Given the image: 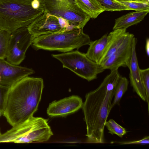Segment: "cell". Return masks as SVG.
<instances>
[{
    "mask_svg": "<svg viewBox=\"0 0 149 149\" xmlns=\"http://www.w3.org/2000/svg\"><path fill=\"white\" fill-rule=\"evenodd\" d=\"M120 75L118 69L111 70L96 89L85 96L82 108L88 143H104L105 124L111 110L116 84Z\"/></svg>",
    "mask_w": 149,
    "mask_h": 149,
    "instance_id": "1",
    "label": "cell"
},
{
    "mask_svg": "<svg viewBox=\"0 0 149 149\" xmlns=\"http://www.w3.org/2000/svg\"><path fill=\"white\" fill-rule=\"evenodd\" d=\"M43 81L27 76L10 87L6 98L3 115L12 126L33 116L40 101Z\"/></svg>",
    "mask_w": 149,
    "mask_h": 149,
    "instance_id": "2",
    "label": "cell"
},
{
    "mask_svg": "<svg viewBox=\"0 0 149 149\" xmlns=\"http://www.w3.org/2000/svg\"><path fill=\"white\" fill-rule=\"evenodd\" d=\"M45 10L40 0H0V29L11 33L27 26Z\"/></svg>",
    "mask_w": 149,
    "mask_h": 149,
    "instance_id": "3",
    "label": "cell"
},
{
    "mask_svg": "<svg viewBox=\"0 0 149 149\" xmlns=\"http://www.w3.org/2000/svg\"><path fill=\"white\" fill-rule=\"evenodd\" d=\"M83 29L74 28L67 31L42 35L33 38L32 45L36 50L42 49L64 52L79 49L89 45V36Z\"/></svg>",
    "mask_w": 149,
    "mask_h": 149,
    "instance_id": "4",
    "label": "cell"
},
{
    "mask_svg": "<svg viewBox=\"0 0 149 149\" xmlns=\"http://www.w3.org/2000/svg\"><path fill=\"white\" fill-rule=\"evenodd\" d=\"M47 120L41 117L31 118L12 126L0 135V143H29L47 141L53 135Z\"/></svg>",
    "mask_w": 149,
    "mask_h": 149,
    "instance_id": "5",
    "label": "cell"
},
{
    "mask_svg": "<svg viewBox=\"0 0 149 149\" xmlns=\"http://www.w3.org/2000/svg\"><path fill=\"white\" fill-rule=\"evenodd\" d=\"M52 56L59 61L63 68L88 81L97 79L98 75L105 70L101 65L89 59L85 53L77 50L53 54Z\"/></svg>",
    "mask_w": 149,
    "mask_h": 149,
    "instance_id": "6",
    "label": "cell"
},
{
    "mask_svg": "<svg viewBox=\"0 0 149 149\" xmlns=\"http://www.w3.org/2000/svg\"><path fill=\"white\" fill-rule=\"evenodd\" d=\"M44 3L49 13L65 19L75 28L83 29L91 18L74 0H44Z\"/></svg>",
    "mask_w": 149,
    "mask_h": 149,
    "instance_id": "7",
    "label": "cell"
},
{
    "mask_svg": "<svg viewBox=\"0 0 149 149\" xmlns=\"http://www.w3.org/2000/svg\"><path fill=\"white\" fill-rule=\"evenodd\" d=\"M33 37L27 26L20 28L10 33L6 58L11 64L19 65L25 57L26 52L32 45Z\"/></svg>",
    "mask_w": 149,
    "mask_h": 149,
    "instance_id": "8",
    "label": "cell"
},
{
    "mask_svg": "<svg viewBox=\"0 0 149 149\" xmlns=\"http://www.w3.org/2000/svg\"><path fill=\"white\" fill-rule=\"evenodd\" d=\"M62 17L49 13L45 9L41 15L27 26L29 33L35 38L64 31L61 25Z\"/></svg>",
    "mask_w": 149,
    "mask_h": 149,
    "instance_id": "9",
    "label": "cell"
},
{
    "mask_svg": "<svg viewBox=\"0 0 149 149\" xmlns=\"http://www.w3.org/2000/svg\"><path fill=\"white\" fill-rule=\"evenodd\" d=\"M134 37L133 34L127 32L119 48L101 65L105 70L111 71L121 67H128L132 56Z\"/></svg>",
    "mask_w": 149,
    "mask_h": 149,
    "instance_id": "10",
    "label": "cell"
},
{
    "mask_svg": "<svg viewBox=\"0 0 149 149\" xmlns=\"http://www.w3.org/2000/svg\"><path fill=\"white\" fill-rule=\"evenodd\" d=\"M32 69L14 65L0 58V85L10 88L22 79L34 73Z\"/></svg>",
    "mask_w": 149,
    "mask_h": 149,
    "instance_id": "11",
    "label": "cell"
},
{
    "mask_svg": "<svg viewBox=\"0 0 149 149\" xmlns=\"http://www.w3.org/2000/svg\"><path fill=\"white\" fill-rule=\"evenodd\" d=\"M83 103L78 96L72 95L50 103L47 110L48 115L52 117H64L82 108Z\"/></svg>",
    "mask_w": 149,
    "mask_h": 149,
    "instance_id": "12",
    "label": "cell"
},
{
    "mask_svg": "<svg viewBox=\"0 0 149 149\" xmlns=\"http://www.w3.org/2000/svg\"><path fill=\"white\" fill-rule=\"evenodd\" d=\"M137 42V39L134 37L132 56L128 67L130 70L129 77L133 91L143 101H146V91L141 80L140 69L139 66L136 51Z\"/></svg>",
    "mask_w": 149,
    "mask_h": 149,
    "instance_id": "13",
    "label": "cell"
},
{
    "mask_svg": "<svg viewBox=\"0 0 149 149\" xmlns=\"http://www.w3.org/2000/svg\"><path fill=\"white\" fill-rule=\"evenodd\" d=\"M127 33L126 29H119L113 30L108 34V43L100 65H101L119 48L124 41Z\"/></svg>",
    "mask_w": 149,
    "mask_h": 149,
    "instance_id": "14",
    "label": "cell"
},
{
    "mask_svg": "<svg viewBox=\"0 0 149 149\" xmlns=\"http://www.w3.org/2000/svg\"><path fill=\"white\" fill-rule=\"evenodd\" d=\"M108 41V34L105 33L99 39L91 41L86 55L91 60L100 65Z\"/></svg>",
    "mask_w": 149,
    "mask_h": 149,
    "instance_id": "15",
    "label": "cell"
},
{
    "mask_svg": "<svg viewBox=\"0 0 149 149\" xmlns=\"http://www.w3.org/2000/svg\"><path fill=\"white\" fill-rule=\"evenodd\" d=\"M149 12V10L136 11L124 15L115 19L113 29H126L129 27L136 24L142 21Z\"/></svg>",
    "mask_w": 149,
    "mask_h": 149,
    "instance_id": "16",
    "label": "cell"
},
{
    "mask_svg": "<svg viewBox=\"0 0 149 149\" xmlns=\"http://www.w3.org/2000/svg\"><path fill=\"white\" fill-rule=\"evenodd\" d=\"M77 6L91 18L95 19L105 9L98 0H74Z\"/></svg>",
    "mask_w": 149,
    "mask_h": 149,
    "instance_id": "17",
    "label": "cell"
},
{
    "mask_svg": "<svg viewBox=\"0 0 149 149\" xmlns=\"http://www.w3.org/2000/svg\"><path fill=\"white\" fill-rule=\"evenodd\" d=\"M129 83L126 77L120 76L116 84L114 98L111 106V110L116 104L120 105L121 99L127 90Z\"/></svg>",
    "mask_w": 149,
    "mask_h": 149,
    "instance_id": "18",
    "label": "cell"
},
{
    "mask_svg": "<svg viewBox=\"0 0 149 149\" xmlns=\"http://www.w3.org/2000/svg\"><path fill=\"white\" fill-rule=\"evenodd\" d=\"M105 11H113L129 10L130 9L117 0H98Z\"/></svg>",
    "mask_w": 149,
    "mask_h": 149,
    "instance_id": "19",
    "label": "cell"
},
{
    "mask_svg": "<svg viewBox=\"0 0 149 149\" xmlns=\"http://www.w3.org/2000/svg\"><path fill=\"white\" fill-rule=\"evenodd\" d=\"M105 126L108 130L109 133L112 135L115 134L121 138L128 132L126 129L119 125L112 119L107 121Z\"/></svg>",
    "mask_w": 149,
    "mask_h": 149,
    "instance_id": "20",
    "label": "cell"
},
{
    "mask_svg": "<svg viewBox=\"0 0 149 149\" xmlns=\"http://www.w3.org/2000/svg\"><path fill=\"white\" fill-rule=\"evenodd\" d=\"M10 33L0 29V58H6Z\"/></svg>",
    "mask_w": 149,
    "mask_h": 149,
    "instance_id": "21",
    "label": "cell"
},
{
    "mask_svg": "<svg viewBox=\"0 0 149 149\" xmlns=\"http://www.w3.org/2000/svg\"><path fill=\"white\" fill-rule=\"evenodd\" d=\"M121 2L130 10L136 11H149V3L140 1H125Z\"/></svg>",
    "mask_w": 149,
    "mask_h": 149,
    "instance_id": "22",
    "label": "cell"
},
{
    "mask_svg": "<svg viewBox=\"0 0 149 149\" xmlns=\"http://www.w3.org/2000/svg\"><path fill=\"white\" fill-rule=\"evenodd\" d=\"M141 80L145 89L148 104V112L149 111V68L140 69Z\"/></svg>",
    "mask_w": 149,
    "mask_h": 149,
    "instance_id": "23",
    "label": "cell"
},
{
    "mask_svg": "<svg viewBox=\"0 0 149 149\" xmlns=\"http://www.w3.org/2000/svg\"><path fill=\"white\" fill-rule=\"evenodd\" d=\"M9 88L0 85V116L3 114L6 98Z\"/></svg>",
    "mask_w": 149,
    "mask_h": 149,
    "instance_id": "24",
    "label": "cell"
},
{
    "mask_svg": "<svg viewBox=\"0 0 149 149\" xmlns=\"http://www.w3.org/2000/svg\"><path fill=\"white\" fill-rule=\"evenodd\" d=\"M118 143L122 145L130 144H148L149 143V136H146L143 139L139 140L127 142H118Z\"/></svg>",
    "mask_w": 149,
    "mask_h": 149,
    "instance_id": "25",
    "label": "cell"
},
{
    "mask_svg": "<svg viewBox=\"0 0 149 149\" xmlns=\"http://www.w3.org/2000/svg\"><path fill=\"white\" fill-rule=\"evenodd\" d=\"M145 51L146 54L148 56H149V39L146 38V40Z\"/></svg>",
    "mask_w": 149,
    "mask_h": 149,
    "instance_id": "26",
    "label": "cell"
},
{
    "mask_svg": "<svg viewBox=\"0 0 149 149\" xmlns=\"http://www.w3.org/2000/svg\"><path fill=\"white\" fill-rule=\"evenodd\" d=\"M117 0L119 1H128V0Z\"/></svg>",
    "mask_w": 149,
    "mask_h": 149,
    "instance_id": "27",
    "label": "cell"
},
{
    "mask_svg": "<svg viewBox=\"0 0 149 149\" xmlns=\"http://www.w3.org/2000/svg\"><path fill=\"white\" fill-rule=\"evenodd\" d=\"M137 0H128L129 1H136Z\"/></svg>",
    "mask_w": 149,
    "mask_h": 149,
    "instance_id": "28",
    "label": "cell"
},
{
    "mask_svg": "<svg viewBox=\"0 0 149 149\" xmlns=\"http://www.w3.org/2000/svg\"><path fill=\"white\" fill-rule=\"evenodd\" d=\"M143 1V0H137V1Z\"/></svg>",
    "mask_w": 149,
    "mask_h": 149,
    "instance_id": "29",
    "label": "cell"
},
{
    "mask_svg": "<svg viewBox=\"0 0 149 149\" xmlns=\"http://www.w3.org/2000/svg\"><path fill=\"white\" fill-rule=\"evenodd\" d=\"M1 134V132L0 130V135Z\"/></svg>",
    "mask_w": 149,
    "mask_h": 149,
    "instance_id": "30",
    "label": "cell"
}]
</instances>
